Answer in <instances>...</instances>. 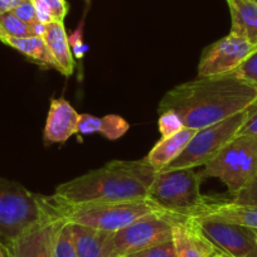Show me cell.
Masks as SVG:
<instances>
[{"instance_id": "obj_29", "label": "cell", "mask_w": 257, "mask_h": 257, "mask_svg": "<svg viewBox=\"0 0 257 257\" xmlns=\"http://www.w3.org/2000/svg\"><path fill=\"white\" fill-rule=\"evenodd\" d=\"M243 135H248V137H257V106L253 111H252L251 115L248 116V118L246 120V122L242 125V127L239 128L237 137H243Z\"/></svg>"}, {"instance_id": "obj_35", "label": "cell", "mask_w": 257, "mask_h": 257, "mask_svg": "<svg viewBox=\"0 0 257 257\" xmlns=\"http://www.w3.org/2000/svg\"><path fill=\"white\" fill-rule=\"evenodd\" d=\"M253 2H256V3H257V0H253Z\"/></svg>"}, {"instance_id": "obj_1", "label": "cell", "mask_w": 257, "mask_h": 257, "mask_svg": "<svg viewBox=\"0 0 257 257\" xmlns=\"http://www.w3.org/2000/svg\"><path fill=\"white\" fill-rule=\"evenodd\" d=\"M257 101V88L234 72L198 77L168 91L158 111H174L185 127H207L233 116Z\"/></svg>"}, {"instance_id": "obj_33", "label": "cell", "mask_w": 257, "mask_h": 257, "mask_svg": "<svg viewBox=\"0 0 257 257\" xmlns=\"http://www.w3.org/2000/svg\"><path fill=\"white\" fill-rule=\"evenodd\" d=\"M218 256H219V257H228V256H227V254L222 253V252H221V251H218Z\"/></svg>"}, {"instance_id": "obj_27", "label": "cell", "mask_w": 257, "mask_h": 257, "mask_svg": "<svg viewBox=\"0 0 257 257\" xmlns=\"http://www.w3.org/2000/svg\"><path fill=\"white\" fill-rule=\"evenodd\" d=\"M231 202L242 206H257V175L234 197Z\"/></svg>"}, {"instance_id": "obj_19", "label": "cell", "mask_w": 257, "mask_h": 257, "mask_svg": "<svg viewBox=\"0 0 257 257\" xmlns=\"http://www.w3.org/2000/svg\"><path fill=\"white\" fill-rule=\"evenodd\" d=\"M71 227L78 257H107L110 232L76 223H71Z\"/></svg>"}, {"instance_id": "obj_32", "label": "cell", "mask_w": 257, "mask_h": 257, "mask_svg": "<svg viewBox=\"0 0 257 257\" xmlns=\"http://www.w3.org/2000/svg\"><path fill=\"white\" fill-rule=\"evenodd\" d=\"M4 38H6V34H4V32L2 31V27H0V41L3 42Z\"/></svg>"}, {"instance_id": "obj_4", "label": "cell", "mask_w": 257, "mask_h": 257, "mask_svg": "<svg viewBox=\"0 0 257 257\" xmlns=\"http://www.w3.org/2000/svg\"><path fill=\"white\" fill-rule=\"evenodd\" d=\"M59 218L71 223L91 227L105 232L118 231L142 217L154 212H162L149 199L125 202H92V203L67 204L51 196Z\"/></svg>"}, {"instance_id": "obj_18", "label": "cell", "mask_w": 257, "mask_h": 257, "mask_svg": "<svg viewBox=\"0 0 257 257\" xmlns=\"http://www.w3.org/2000/svg\"><path fill=\"white\" fill-rule=\"evenodd\" d=\"M130 128L127 121L118 115L93 116L88 113L80 115L78 133L95 134L98 133L108 140H117L126 134Z\"/></svg>"}, {"instance_id": "obj_28", "label": "cell", "mask_w": 257, "mask_h": 257, "mask_svg": "<svg viewBox=\"0 0 257 257\" xmlns=\"http://www.w3.org/2000/svg\"><path fill=\"white\" fill-rule=\"evenodd\" d=\"M11 13H13L14 16L18 17L19 19H22V21L26 22V23L32 24V26H34V24L37 23H41V22L38 21L36 8H34L32 0H26L24 3H22L21 6L17 7V8L14 9L13 12H11Z\"/></svg>"}, {"instance_id": "obj_5", "label": "cell", "mask_w": 257, "mask_h": 257, "mask_svg": "<svg viewBox=\"0 0 257 257\" xmlns=\"http://www.w3.org/2000/svg\"><path fill=\"white\" fill-rule=\"evenodd\" d=\"M199 187L201 177L194 169L160 170L148 192V199L164 213L193 217L207 201Z\"/></svg>"}, {"instance_id": "obj_16", "label": "cell", "mask_w": 257, "mask_h": 257, "mask_svg": "<svg viewBox=\"0 0 257 257\" xmlns=\"http://www.w3.org/2000/svg\"><path fill=\"white\" fill-rule=\"evenodd\" d=\"M42 37L58 64L59 72L67 77L72 75L75 70V59L63 22H51L46 24V29Z\"/></svg>"}, {"instance_id": "obj_8", "label": "cell", "mask_w": 257, "mask_h": 257, "mask_svg": "<svg viewBox=\"0 0 257 257\" xmlns=\"http://www.w3.org/2000/svg\"><path fill=\"white\" fill-rule=\"evenodd\" d=\"M172 237V219L164 212H154L112 232L108 238L107 257H126L170 241Z\"/></svg>"}, {"instance_id": "obj_17", "label": "cell", "mask_w": 257, "mask_h": 257, "mask_svg": "<svg viewBox=\"0 0 257 257\" xmlns=\"http://www.w3.org/2000/svg\"><path fill=\"white\" fill-rule=\"evenodd\" d=\"M231 13V33L257 46V3L253 0H227Z\"/></svg>"}, {"instance_id": "obj_14", "label": "cell", "mask_w": 257, "mask_h": 257, "mask_svg": "<svg viewBox=\"0 0 257 257\" xmlns=\"http://www.w3.org/2000/svg\"><path fill=\"white\" fill-rule=\"evenodd\" d=\"M193 217H212L257 229V206H242L231 201H218L207 197L206 203Z\"/></svg>"}, {"instance_id": "obj_24", "label": "cell", "mask_w": 257, "mask_h": 257, "mask_svg": "<svg viewBox=\"0 0 257 257\" xmlns=\"http://www.w3.org/2000/svg\"><path fill=\"white\" fill-rule=\"evenodd\" d=\"M158 127H159V133L162 138H168L179 133L185 126L182 117L177 112H174V111H163V112H160Z\"/></svg>"}, {"instance_id": "obj_26", "label": "cell", "mask_w": 257, "mask_h": 257, "mask_svg": "<svg viewBox=\"0 0 257 257\" xmlns=\"http://www.w3.org/2000/svg\"><path fill=\"white\" fill-rule=\"evenodd\" d=\"M126 257H177V252H175L173 239H170V241L163 242L157 246L128 254Z\"/></svg>"}, {"instance_id": "obj_30", "label": "cell", "mask_w": 257, "mask_h": 257, "mask_svg": "<svg viewBox=\"0 0 257 257\" xmlns=\"http://www.w3.org/2000/svg\"><path fill=\"white\" fill-rule=\"evenodd\" d=\"M26 0H0V14L11 13Z\"/></svg>"}, {"instance_id": "obj_12", "label": "cell", "mask_w": 257, "mask_h": 257, "mask_svg": "<svg viewBox=\"0 0 257 257\" xmlns=\"http://www.w3.org/2000/svg\"><path fill=\"white\" fill-rule=\"evenodd\" d=\"M173 222V243L177 257H212L217 248L199 228L194 217L169 214Z\"/></svg>"}, {"instance_id": "obj_6", "label": "cell", "mask_w": 257, "mask_h": 257, "mask_svg": "<svg viewBox=\"0 0 257 257\" xmlns=\"http://www.w3.org/2000/svg\"><path fill=\"white\" fill-rule=\"evenodd\" d=\"M257 175V137L232 139L199 173L202 179L217 178L226 184L231 196L238 194Z\"/></svg>"}, {"instance_id": "obj_20", "label": "cell", "mask_w": 257, "mask_h": 257, "mask_svg": "<svg viewBox=\"0 0 257 257\" xmlns=\"http://www.w3.org/2000/svg\"><path fill=\"white\" fill-rule=\"evenodd\" d=\"M3 43L12 47V48L17 49L22 54L28 57L32 61L39 63L41 66H44V67L48 68H54V70L58 71V64H57L54 57L52 56L51 51H49L43 37L34 36L26 37V38H12V37H7L3 41Z\"/></svg>"}, {"instance_id": "obj_34", "label": "cell", "mask_w": 257, "mask_h": 257, "mask_svg": "<svg viewBox=\"0 0 257 257\" xmlns=\"http://www.w3.org/2000/svg\"><path fill=\"white\" fill-rule=\"evenodd\" d=\"M212 257H219V256H218V249H217V251H216V253H214L213 256H212Z\"/></svg>"}, {"instance_id": "obj_31", "label": "cell", "mask_w": 257, "mask_h": 257, "mask_svg": "<svg viewBox=\"0 0 257 257\" xmlns=\"http://www.w3.org/2000/svg\"><path fill=\"white\" fill-rule=\"evenodd\" d=\"M0 257H8V252L3 243H0Z\"/></svg>"}, {"instance_id": "obj_13", "label": "cell", "mask_w": 257, "mask_h": 257, "mask_svg": "<svg viewBox=\"0 0 257 257\" xmlns=\"http://www.w3.org/2000/svg\"><path fill=\"white\" fill-rule=\"evenodd\" d=\"M80 113L64 98H53L49 105L44 126V142L47 144L67 142L78 133Z\"/></svg>"}, {"instance_id": "obj_15", "label": "cell", "mask_w": 257, "mask_h": 257, "mask_svg": "<svg viewBox=\"0 0 257 257\" xmlns=\"http://www.w3.org/2000/svg\"><path fill=\"white\" fill-rule=\"evenodd\" d=\"M196 128L184 127L179 133L172 135V137L162 138L154 145V148L150 150L145 160L157 172L164 169L167 165H169L173 160L177 159L184 152L185 147L189 144V142L196 135Z\"/></svg>"}, {"instance_id": "obj_9", "label": "cell", "mask_w": 257, "mask_h": 257, "mask_svg": "<svg viewBox=\"0 0 257 257\" xmlns=\"http://www.w3.org/2000/svg\"><path fill=\"white\" fill-rule=\"evenodd\" d=\"M212 244L228 257H257V233L253 228L212 217H194Z\"/></svg>"}, {"instance_id": "obj_23", "label": "cell", "mask_w": 257, "mask_h": 257, "mask_svg": "<svg viewBox=\"0 0 257 257\" xmlns=\"http://www.w3.org/2000/svg\"><path fill=\"white\" fill-rule=\"evenodd\" d=\"M54 257H78L72 236V227L67 221H62L56 239H54Z\"/></svg>"}, {"instance_id": "obj_10", "label": "cell", "mask_w": 257, "mask_h": 257, "mask_svg": "<svg viewBox=\"0 0 257 257\" xmlns=\"http://www.w3.org/2000/svg\"><path fill=\"white\" fill-rule=\"evenodd\" d=\"M257 46L231 33L214 42L204 51L198 64V77L232 73L256 51Z\"/></svg>"}, {"instance_id": "obj_21", "label": "cell", "mask_w": 257, "mask_h": 257, "mask_svg": "<svg viewBox=\"0 0 257 257\" xmlns=\"http://www.w3.org/2000/svg\"><path fill=\"white\" fill-rule=\"evenodd\" d=\"M38 21L43 24L51 22H63L68 13L66 0H32Z\"/></svg>"}, {"instance_id": "obj_2", "label": "cell", "mask_w": 257, "mask_h": 257, "mask_svg": "<svg viewBox=\"0 0 257 257\" xmlns=\"http://www.w3.org/2000/svg\"><path fill=\"white\" fill-rule=\"evenodd\" d=\"M157 170L145 159L113 160L98 169L62 183L52 194L67 204L148 199Z\"/></svg>"}, {"instance_id": "obj_25", "label": "cell", "mask_w": 257, "mask_h": 257, "mask_svg": "<svg viewBox=\"0 0 257 257\" xmlns=\"http://www.w3.org/2000/svg\"><path fill=\"white\" fill-rule=\"evenodd\" d=\"M241 80L257 88V48L243 63L233 71Z\"/></svg>"}, {"instance_id": "obj_7", "label": "cell", "mask_w": 257, "mask_h": 257, "mask_svg": "<svg viewBox=\"0 0 257 257\" xmlns=\"http://www.w3.org/2000/svg\"><path fill=\"white\" fill-rule=\"evenodd\" d=\"M256 106L257 101L236 115L197 130L196 135L185 147L184 152L162 170L185 169V168L196 169L197 167H204L208 164L232 139L237 137L239 128L246 122Z\"/></svg>"}, {"instance_id": "obj_11", "label": "cell", "mask_w": 257, "mask_h": 257, "mask_svg": "<svg viewBox=\"0 0 257 257\" xmlns=\"http://www.w3.org/2000/svg\"><path fill=\"white\" fill-rule=\"evenodd\" d=\"M62 218L37 223L6 247L8 257H54V239Z\"/></svg>"}, {"instance_id": "obj_3", "label": "cell", "mask_w": 257, "mask_h": 257, "mask_svg": "<svg viewBox=\"0 0 257 257\" xmlns=\"http://www.w3.org/2000/svg\"><path fill=\"white\" fill-rule=\"evenodd\" d=\"M59 218L51 196L36 194L16 180L0 177V243L8 246L31 227Z\"/></svg>"}, {"instance_id": "obj_22", "label": "cell", "mask_w": 257, "mask_h": 257, "mask_svg": "<svg viewBox=\"0 0 257 257\" xmlns=\"http://www.w3.org/2000/svg\"><path fill=\"white\" fill-rule=\"evenodd\" d=\"M0 27L7 37L12 38H26V37L37 36L34 26L26 23L13 13L0 14ZM4 38V39H6Z\"/></svg>"}, {"instance_id": "obj_36", "label": "cell", "mask_w": 257, "mask_h": 257, "mask_svg": "<svg viewBox=\"0 0 257 257\" xmlns=\"http://www.w3.org/2000/svg\"><path fill=\"white\" fill-rule=\"evenodd\" d=\"M254 231H256V233H257V229H254Z\"/></svg>"}]
</instances>
